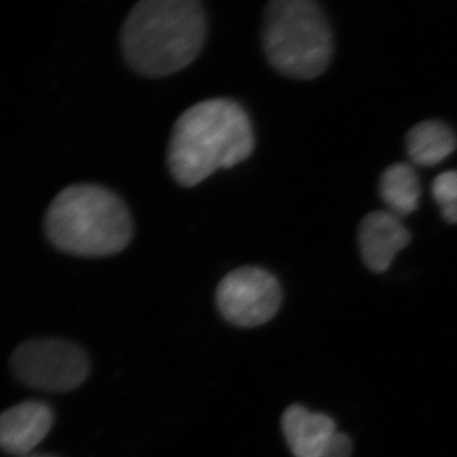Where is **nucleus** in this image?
Segmentation results:
<instances>
[{"instance_id":"f257e3e1","label":"nucleus","mask_w":457,"mask_h":457,"mask_svg":"<svg viewBox=\"0 0 457 457\" xmlns=\"http://www.w3.org/2000/svg\"><path fill=\"white\" fill-rule=\"evenodd\" d=\"M253 149V128L245 108L233 99H206L174 123L168 167L180 186L195 187L213 171L242 163Z\"/></svg>"},{"instance_id":"f03ea898","label":"nucleus","mask_w":457,"mask_h":457,"mask_svg":"<svg viewBox=\"0 0 457 457\" xmlns=\"http://www.w3.org/2000/svg\"><path fill=\"white\" fill-rule=\"evenodd\" d=\"M206 33V12L197 0H141L123 22V56L144 77H168L196 60Z\"/></svg>"},{"instance_id":"7ed1b4c3","label":"nucleus","mask_w":457,"mask_h":457,"mask_svg":"<svg viewBox=\"0 0 457 457\" xmlns=\"http://www.w3.org/2000/svg\"><path fill=\"white\" fill-rule=\"evenodd\" d=\"M51 245L78 257H108L130 245V212L114 192L97 185H74L54 198L45 215Z\"/></svg>"},{"instance_id":"20e7f679","label":"nucleus","mask_w":457,"mask_h":457,"mask_svg":"<svg viewBox=\"0 0 457 457\" xmlns=\"http://www.w3.org/2000/svg\"><path fill=\"white\" fill-rule=\"evenodd\" d=\"M270 65L294 79H314L332 60L333 33L323 9L312 0H273L262 31Z\"/></svg>"},{"instance_id":"39448f33","label":"nucleus","mask_w":457,"mask_h":457,"mask_svg":"<svg viewBox=\"0 0 457 457\" xmlns=\"http://www.w3.org/2000/svg\"><path fill=\"white\" fill-rule=\"evenodd\" d=\"M11 366L21 383L47 393L71 392L89 374V360L84 351L62 339L23 342L12 354Z\"/></svg>"},{"instance_id":"423d86ee","label":"nucleus","mask_w":457,"mask_h":457,"mask_svg":"<svg viewBox=\"0 0 457 457\" xmlns=\"http://www.w3.org/2000/svg\"><path fill=\"white\" fill-rule=\"evenodd\" d=\"M216 302L228 323L242 328L258 327L278 314L282 302L281 286L269 270L240 267L221 279Z\"/></svg>"},{"instance_id":"0eeeda50","label":"nucleus","mask_w":457,"mask_h":457,"mask_svg":"<svg viewBox=\"0 0 457 457\" xmlns=\"http://www.w3.org/2000/svg\"><path fill=\"white\" fill-rule=\"evenodd\" d=\"M54 425L53 409L46 403L29 400L0 414V450L17 457L35 453Z\"/></svg>"},{"instance_id":"6e6552de","label":"nucleus","mask_w":457,"mask_h":457,"mask_svg":"<svg viewBox=\"0 0 457 457\" xmlns=\"http://www.w3.org/2000/svg\"><path fill=\"white\" fill-rule=\"evenodd\" d=\"M411 242V233L390 212H370L361 221L359 245L363 263L375 273L392 266L394 258Z\"/></svg>"},{"instance_id":"1a4fd4ad","label":"nucleus","mask_w":457,"mask_h":457,"mask_svg":"<svg viewBox=\"0 0 457 457\" xmlns=\"http://www.w3.org/2000/svg\"><path fill=\"white\" fill-rule=\"evenodd\" d=\"M282 431L295 457H323L337 429L335 420L326 414L291 405L282 417Z\"/></svg>"},{"instance_id":"9d476101","label":"nucleus","mask_w":457,"mask_h":457,"mask_svg":"<svg viewBox=\"0 0 457 457\" xmlns=\"http://www.w3.org/2000/svg\"><path fill=\"white\" fill-rule=\"evenodd\" d=\"M457 147L455 132L446 123L428 120L414 126L407 137L409 158L420 167H433L449 158Z\"/></svg>"},{"instance_id":"9b49d317","label":"nucleus","mask_w":457,"mask_h":457,"mask_svg":"<svg viewBox=\"0 0 457 457\" xmlns=\"http://www.w3.org/2000/svg\"><path fill=\"white\" fill-rule=\"evenodd\" d=\"M380 196L394 215L407 216L420 206V185L416 170L405 163L390 165L381 174Z\"/></svg>"},{"instance_id":"f8f14e48","label":"nucleus","mask_w":457,"mask_h":457,"mask_svg":"<svg viewBox=\"0 0 457 457\" xmlns=\"http://www.w3.org/2000/svg\"><path fill=\"white\" fill-rule=\"evenodd\" d=\"M432 196L440 206L442 218L457 224V170L445 171L433 180Z\"/></svg>"},{"instance_id":"ddd939ff","label":"nucleus","mask_w":457,"mask_h":457,"mask_svg":"<svg viewBox=\"0 0 457 457\" xmlns=\"http://www.w3.org/2000/svg\"><path fill=\"white\" fill-rule=\"evenodd\" d=\"M352 442L347 436L337 431L328 442L326 453L323 457H350Z\"/></svg>"},{"instance_id":"4468645a","label":"nucleus","mask_w":457,"mask_h":457,"mask_svg":"<svg viewBox=\"0 0 457 457\" xmlns=\"http://www.w3.org/2000/svg\"><path fill=\"white\" fill-rule=\"evenodd\" d=\"M21 457H57V456L50 455V453H29V455L21 456Z\"/></svg>"}]
</instances>
